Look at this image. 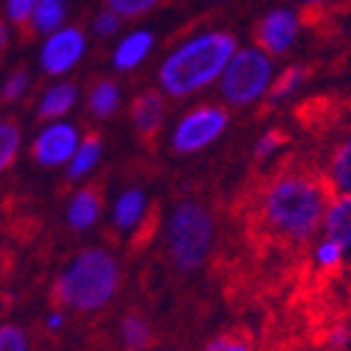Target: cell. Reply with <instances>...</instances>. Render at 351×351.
<instances>
[{"instance_id": "1", "label": "cell", "mask_w": 351, "mask_h": 351, "mask_svg": "<svg viewBox=\"0 0 351 351\" xmlns=\"http://www.w3.org/2000/svg\"><path fill=\"white\" fill-rule=\"evenodd\" d=\"M239 49V40L228 29H202L165 54L158 66V86L170 99H187L214 86L228 59Z\"/></svg>"}, {"instance_id": "2", "label": "cell", "mask_w": 351, "mask_h": 351, "mask_svg": "<svg viewBox=\"0 0 351 351\" xmlns=\"http://www.w3.org/2000/svg\"><path fill=\"white\" fill-rule=\"evenodd\" d=\"M121 263L108 248H84L54 280V298L74 312H99L118 295Z\"/></svg>"}, {"instance_id": "3", "label": "cell", "mask_w": 351, "mask_h": 351, "mask_svg": "<svg viewBox=\"0 0 351 351\" xmlns=\"http://www.w3.org/2000/svg\"><path fill=\"white\" fill-rule=\"evenodd\" d=\"M327 194L322 184L302 175H285L263 194L265 221L290 241H307L322 228L327 211Z\"/></svg>"}, {"instance_id": "4", "label": "cell", "mask_w": 351, "mask_h": 351, "mask_svg": "<svg viewBox=\"0 0 351 351\" xmlns=\"http://www.w3.org/2000/svg\"><path fill=\"white\" fill-rule=\"evenodd\" d=\"M165 246L182 273L202 268L214 246V219L199 202L182 199L165 223Z\"/></svg>"}, {"instance_id": "5", "label": "cell", "mask_w": 351, "mask_h": 351, "mask_svg": "<svg viewBox=\"0 0 351 351\" xmlns=\"http://www.w3.org/2000/svg\"><path fill=\"white\" fill-rule=\"evenodd\" d=\"M219 94L231 106H253L270 94L276 64L261 47H239L219 79Z\"/></svg>"}, {"instance_id": "6", "label": "cell", "mask_w": 351, "mask_h": 351, "mask_svg": "<svg viewBox=\"0 0 351 351\" xmlns=\"http://www.w3.org/2000/svg\"><path fill=\"white\" fill-rule=\"evenodd\" d=\"M228 128V113L223 106H194L177 118L170 130V147L177 155H194L206 150Z\"/></svg>"}, {"instance_id": "7", "label": "cell", "mask_w": 351, "mask_h": 351, "mask_svg": "<svg viewBox=\"0 0 351 351\" xmlns=\"http://www.w3.org/2000/svg\"><path fill=\"white\" fill-rule=\"evenodd\" d=\"M88 49V37L82 27L74 25H64V27L54 29L52 35L42 40L40 52H37V62L40 69L47 76H62L71 74L76 66L82 64Z\"/></svg>"}, {"instance_id": "8", "label": "cell", "mask_w": 351, "mask_h": 351, "mask_svg": "<svg viewBox=\"0 0 351 351\" xmlns=\"http://www.w3.org/2000/svg\"><path fill=\"white\" fill-rule=\"evenodd\" d=\"M82 141V130L71 121H47L32 141V158L42 167H66Z\"/></svg>"}, {"instance_id": "9", "label": "cell", "mask_w": 351, "mask_h": 351, "mask_svg": "<svg viewBox=\"0 0 351 351\" xmlns=\"http://www.w3.org/2000/svg\"><path fill=\"white\" fill-rule=\"evenodd\" d=\"M300 15L293 8L278 5L268 10L258 23V47L270 57H282L298 45Z\"/></svg>"}, {"instance_id": "10", "label": "cell", "mask_w": 351, "mask_h": 351, "mask_svg": "<svg viewBox=\"0 0 351 351\" xmlns=\"http://www.w3.org/2000/svg\"><path fill=\"white\" fill-rule=\"evenodd\" d=\"M152 49H155V35L150 29H130L113 45L111 66L116 71H133L141 64H145V59L152 54Z\"/></svg>"}, {"instance_id": "11", "label": "cell", "mask_w": 351, "mask_h": 351, "mask_svg": "<svg viewBox=\"0 0 351 351\" xmlns=\"http://www.w3.org/2000/svg\"><path fill=\"white\" fill-rule=\"evenodd\" d=\"M79 86L69 79H59L52 86L45 88V94L37 101V116L45 121H62L66 118L74 106L79 104Z\"/></svg>"}, {"instance_id": "12", "label": "cell", "mask_w": 351, "mask_h": 351, "mask_svg": "<svg viewBox=\"0 0 351 351\" xmlns=\"http://www.w3.org/2000/svg\"><path fill=\"white\" fill-rule=\"evenodd\" d=\"M322 231L327 239L337 241L344 251V258L351 261V194H337L324 211Z\"/></svg>"}, {"instance_id": "13", "label": "cell", "mask_w": 351, "mask_h": 351, "mask_svg": "<svg viewBox=\"0 0 351 351\" xmlns=\"http://www.w3.org/2000/svg\"><path fill=\"white\" fill-rule=\"evenodd\" d=\"M147 214V194L141 187H128L118 194L111 206V221L118 231L130 234L141 226Z\"/></svg>"}, {"instance_id": "14", "label": "cell", "mask_w": 351, "mask_h": 351, "mask_svg": "<svg viewBox=\"0 0 351 351\" xmlns=\"http://www.w3.org/2000/svg\"><path fill=\"white\" fill-rule=\"evenodd\" d=\"M167 106H165L162 91H143L135 96L133 106H130V123L138 133L152 135L162 125Z\"/></svg>"}, {"instance_id": "15", "label": "cell", "mask_w": 351, "mask_h": 351, "mask_svg": "<svg viewBox=\"0 0 351 351\" xmlns=\"http://www.w3.org/2000/svg\"><path fill=\"white\" fill-rule=\"evenodd\" d=\"M101 221V197L94 189L82 187L71 194L66 204V223L71 231H91Z\"/></svg>"}, {"instance_id": "16", "label": "cell", "mask_w": 351, "mask_h": 351, "mask_svg": "<svg viewBox=\"0 0 351 351\" xmlns=\"http://www.w3.org/2000/svg\"><path fill=\"white\" fill-rule=\"evenodd\" d=\"M121 104H123V91H121V84L113 79H99L88 88L86 108L99 121H108L121 108Z\"/></svg>"}, {"instance_id": "17", "label": "cell", "mask_w": 351, "mask_h": 351, "mask_svg": "<svg viewBox=\"0 0 351 351\" xmlns=\"http://www.w3.org/2000/svg\"><path fill=\"white\" fill-rule=\"evenodd\" d=\"M101 160H104V143H101L96 135H88V138H84V141L79 143L74 158L66 162V177H69L71 182L86 180V177L101 165Z\"/></svg>"}, {"instance_id": "18", "label": "cell", "mask_w": 351, "mask_h": 351, "mask_svg": "<svg viewBox=\"0 0 351 351\" xmlns=\"http://www.w3.org/2000/svg\"><path fill=\"white\" fill-rule=\"evenodd\" d=\"M66 15H69V0H40L27 23L35 35L47 37L54 29L64 27Z\"/></svg>"}, {"instance_id": "19", "label": "cell", "mask_w": 351, "mask_h": 351, "mask_svg": "<svg viewBox=\"0 0 351 351\" xmlns=\"http://www.w3.org/2000/svg\"><path fill=\"white\" fill-rule=\"evenodd\" d=\"M329 182L337 194H351V135L334 150L329 162Z\"/></svg>"}, {"instance_id": "20", "label": "cell", "mask_w": 351, "mask_h": 351, "mask_svg": "<svg viewBox=\"0 0 351 351\" xmlns=\"http://www.w3.org/2000/svg\"><path fill=\"white\" fill-rule=\"evenodd\" d=\"M20 145H23V130H20V125L15 121H10V118H3L0 121V175L15 162Z\"/></svg>"}, {"instance_id": "21", "label": "cell", "mask_w": 351, "mask_h": 351, "mask_svg": "<svg viewBox=\"0 0 351 351\" xmlns=\"http://www.w3.org/2000/svg\"><path fill=\"white\" fill-rule=\"evenodd\" d=\"M152 339V332H150V324L138 315H130L123 317V322H121V341H123L125 349L130 351H143Z\"/></svg>"}, {"instance_id": "22", "label": "cell", "mask_w": 351, "mask_h": 351, "mask_svg": "<svg viewBox=\"0 0 351 351\" xmlns=\"http://www.w3.org/2000/svg\"><path fill=\"white\" fill-rule=\"evenodd\" d=\"M304 69L302 66H290L287 71H282L280 76H276V84H273V88H270V104H282L285 99H290V96L298 91L300 86L304 84Z\"/></svg>"}, {"instance_id": "23", "label": "cell", "mask_w": 351, "mask_h": 351, "mask_svg": "<svg viewBox=\"0 0 351 351\" xmlns=\"http://www.w3.org/2000/svg\"><path fill=\"white\" fill-rule=\"evenodd\" d=\"M162 0H106V8L116 12L121 20H135L152 12Z\"/></svg>"}, {"instance_id": "24", "label": "cell", "mask_w": 351, "mask_h": 351, "mask_svg": "<svg viewBox=\"0 0 351 351\" xmlns=\"http://www.w3.org/2000/svg\"><path fill=\"white\" fill-rule=\"evenodd\" d=\"M312 258H315V263L319 268H334V265H339L344 261V251H341V246L337 241L324 236L315 246V251H312Z\"/></svg>"}, {"instance_id": "25", "label": "cell", "mask_w": 351, "mask_h": 351, "mask_svg": "<svg viewBox=\"0 0 351 351\" xmlns=\"http://www.w3.org/2000/svg\"><path fill=\"white\" fill-rule=\"evenodd\" d=\"M29 74L23 69H15L8 74V79L3 82V86H0V94H3V99L5 101H18L23 99L25 94L29 91Z\"/></svg>"}, {"instance_id": "26", "label": "cell", "mask_w": 351, "mask_h": 351, "mask_svg": "<svg viewBox=\"0 0 351 351\" xmlns=\"http://www.w3.org/2000/svg\"><path fill=\"white\" fill-rule=\"evenodd\" d=\"M0 351H29L25 329L18 324H0Z\"/></svg>"}, {"instance_id": "27", "label": "cell", "mask_w": 351, "mask_h": 351, "mask_svg": "<svg viewBox=\"0 0 351 351\" xmlns=\"http://www.w3.org/2000/svg\"><path fill=\"white\" fill-rule=\"evenodd\" d=\"M121 25H123V20L118 18L116 12H111L106 8V10H101L94 18L91 29H94V35L101 37V40H111V37H116L118 32H121Z\"/></svg>"}, {"instance_id": "28", "label": "cell", "mask_w": 351, "mask_h": 351, "mask_svg": "<svg viewBox=\"0 0 351 351\" xmlns=\"http://www.w3.org/2000/svg\"><path fill=\"white\" fill-rule=\"evenodd\" d=\"M40 0H5V15L10 23H27Z\"/></svg>"}, {"instance_id": "29", "label": "cell", "mask_w": 351, "mask_h": 351, "mask_svg": "<svg viewBox=\"0 0 351 351\" xmlns=\"http://www.w3.org/2000/svg\"><path fill=\"white\" fill-rule=\"evenodd\" d=\"M280 143H282L280 133H276V130H268V133H263L261 138H258L256 155H258V158H270V155L280 147Z\"/></svg>"}, {"instance_id": "30", "label": "cell", "mask_w": 351, "mask_h": 351, "mask_svg": "<svg viewBox=\"0 0 351 351\" xmlns=\"http://www.w3.org/2000/svg\"><path fill=\"white\" fill-rule=\"evenodd\" d=\"M45 324H47V329H52V332H59V329L64 327V315H62L59 310L49 312L47 319H45Z\"/></svg>"}, {"instance_id": "31", "label": "cell", "mask_w": 351, "mask_h": 351, "mask_svg": "<svg viewBox=\"0 0 351 351\" xmlns=\"http://www.w3.org/2000/svg\"><path fill=\"white\" fill-rule=\"evenodd\" d=\"M346 341H349V332H346L344 327L334 329V332H332V344L334 346H346Z\"/></svg>"}, {"instance_id": "32", "label": "cell", "mask_w": 351, "mask_h": 351, "mask_svg": "<svg viewBox=\"0 0 351 351\" xmlns=\"http://www.w3.org/2000/svg\"><path fill=\"white\" fill-rule=\"evenodd\" d=\"M226 344H228L226 337H217V339H211L209 344H206L204 351H223V349H226Z\"/></svg>"}, {"instance_id": "33", "label": "cell", "mask_w": 351, "mask_h": 351, "mask_svg": "<svg viewBox=\"0 0 351 351\" xmlns=\"http://www.w3.org/2000/svg\"><path fill=\"white\" fill-rule=\"evenodd\" d=\"M223 351H251V349H248V346L243 344V341L228 339V344H226V349H223Z\"/></svg>"}, {"instance_id": "34", "label": "cell", "mask_w": 351, "mask_h": 351, "mask_svg": "<svg viewBox=\"0 0 351 351\" xmlns=\"http://www.w3.org/2000/svg\"><path fill=\"white\" fill-rule=\"evenodd\" d=\"M8 37H10V29H8L5 23H0V49H5Z\"/></svg>"}, {"instance_id": "35", "label": "cell", "mask_w": 351, "mask_h": 351, "mask_svg": "<svg viewBox=\"0 0 351 351\" xmlns=\"http://www.w3.org/2000/svg\"><path fill=\"white\" fill-rule=\"evenodd\" d=\"M300 5H307V8H315V5H324L329 0H298Z\"/></svg>"}]
</instances>
